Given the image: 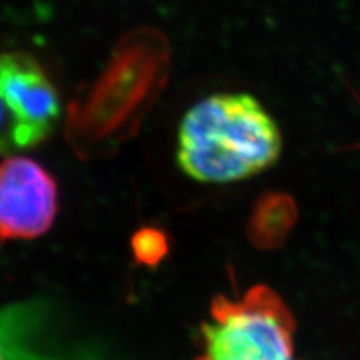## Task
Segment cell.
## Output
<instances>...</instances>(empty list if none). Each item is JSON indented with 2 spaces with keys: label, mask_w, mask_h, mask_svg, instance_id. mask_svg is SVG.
Listing matches in <instances>:
<instances>
[{
  "label": "cell",
  "mask_w": 360,
  "mask_h": 360,
  "mask_svg": "<svg viewBox=\"0 0 360 360\" xmlns=\"http://www.w3.org/2000/svg\"><path fill=\"white\" fill-rule=\"evenodd\" d=\"M58 186L35 161L11 158L0 165V238L33 239L50 229Z\"/></svg>",
  "instance_id": "cell-4"
},
{
  "label": "cell",
  "mask_w": 360,
  "mask_h": 360,
  "mask_svg": "<svg viewBox=\"0 0 360 360\" xmlns=\"http://www.w3.org/2000/svg\"><path fill=\"white\" fill-rule=\"evenodd\" d=\"M0 360H2V356H0Z\"/></svg>",
  "instance_id": "cell-9"
},
{
  "label": "cell",
  "mask_w": 360,
  "mask_h": 360,
  "mask_svg": "<svg viewBox=\"0 0 360 360\" xmlns=\"http://www.w3.org/2000/svg\"><path fill=\"white\" fill-rule=\"evenodd\" d=\"M18 149H22L20 125L0 94V153H11Z\"/></svg>",
  "instance_id": "cell-8"
},
{
  "label": "cell",
  "mask_w": 360,
  "mask_h": 360,
  "mask_svg": "<svg viewBox=\"0 0 360 360\" xmlns=\"http://www.w3.org/2000/svg\"><path fill=\"white\" fill-rule=\"evenodd\" d=\"M170 47L160 30L144 27L123 38L87 98L71 110V141L80 153H108L134 137L167 86Z\"/></svg>",
  "instance_id": "cell-2"
},
{
  "label": "cell",
  "mask_w": 360,
  "mask_h": 360,
  "mask_svg": "<svg viewBox=\"0 0 360 360\" xmlns=\"http://www.w3.org/2000/svg\"><path fill=\"white\" fill-rule=\"evenodd\" d=\"M131 248L135 262L144 267L155 269L170 252V239L161 229L143 227L132 236Z\"/></svg>",
  "instance_id": "cell-7"
},
{
  "label": "cell",
  "mask_w": 360,
  "mask_h": 360,
  "mask_svg": "<svg viewBox=\"0 0 360 360\" xmlns=\"http://www.w3.org/2000/svg\"><path fill=\"white\" fill-rule=\"evenodd\" d=\"M283 150L274 117L246 94L210 95L191 107L177 135V164L202 184H231L272 167Z\"/></svg>",
  "instance_id": "cell-1"
},
{
  "label": "cell",
  "mask_w": 360,
  "mask_h": 360,
  "mask_svg": "<svg viewBox=\"0 0 360 360\" xmlns=\"http://www.w3.org/2000/svg\"><path fill=\"white\" fill-rule=\"evenodd\" d=\"M299 219L297 202L288 193L266 191L254 202L246 222V236L257 250L283 248Z\"/></svg>",
  "instance_id": "cell-6"
},
{
  "label": "cell",
  "mask_w": 360,
  "mask_h": 360,
  "mask_svg": "<svg viewBox=\"0 0 360 360\" xmlns=\"http://www.w3.org/2000/svg\"><path fill=\"white\" fill-rule=\"evenodd\" d=\"M295 336L296 320L285 300L269 285H254L240 296L212 299L195 360H303Z\"/></svg>",
  "instance_id": "cell-3"
},
{
  "label": "cell",
  "mask_w": 360,
  "mask_h": 360,
  "mask_svg": "<svg viewBox=\"0 0 360 360\" xmlns=\"http://www.w3.org/2000/svg\"><path fill=\"white\" fill-rule=\"evenodd\" d=\"M0 94L18 122L22 149L42 141L59 120L58 92L29 54H0Z\"/></svg>",
  "instance_id": "cell-5"
}]
</instances>
